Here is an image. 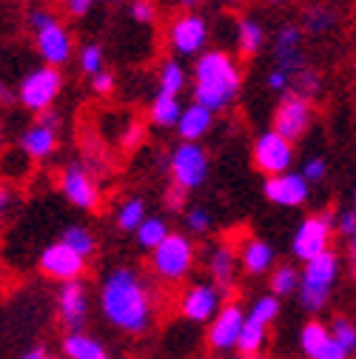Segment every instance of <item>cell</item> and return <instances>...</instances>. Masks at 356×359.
<instances>
[{"instance_id": "1", "label": "cell", "mask_w": 356, "mask_h": 359, "mask_svg": "<svg viewBox=\"0 0 356 359\" xmlns=\"http://www.w3.org/2000/svg\"><path fill=\"white\" fill-rule=\"evenodd\" d=\"M97 311L114 331L125 337H146L157 317V297L149 277L137 265L109 268L97 285Z\"/></svg>"}, {"instance_id": "2", "label": "cell", "mask_w": 356, "mask_h": 359, "mask_svg": "<svg viewBox=\"0 0 356 359\" xmlns=\"http://www.w3.org/2000/svg\"><path fill=\"white\" fill-rule=\"evenodd\" d=\"M242 92V69L226 49H205L194 57L191 69V100L214 114L228 111Z\"/></svg>"}, {"instance_id": "3", "label": "cell", "mask_w": 356, "mask_h": 359, "mask_svg": "<svg viewBox=\"0 0 356 359\" xmlns=\"http://www.w3.org/2000/svg\"><path fill=\"white\" fill-rule=\"evenodd\" d=\"M342 268H345V259L336 248L302 262V283H299L296 302L305 313L317 317V313H322L328 308V302L342 280Z\"/></svg>"}, {"instance_id": "4", "label": "cell", "mask_w": 356, "mask_h": 359, "mask_svg": "<svg viewBox=\"0 0 356 359\" xmlns=\"http://www.w3.org/2000/svg\"><path fill=\"white\" fill-rule=\"evenodd\" d=\"M26 26L34 34V52L40 55L43 63L60 69L74 57V37L52 6H46V4L29 6Z\"/></svg>"}, {"instance_id": "5", "label": "cell", "mask_w": 356, "mask_h": 359, "mask_svg": "<svg viewBox=\"0 0 356 359\" xmlns=\"http://www.w3.org/2000/svg\"><path fill=\"white\" fill-rule=\"evenodd\" d=\"M200 262V251L191 234L171 231L151 254H149V274L163 285L186 283Z\"/></svg>"}, {"instance_id": "6", "label": "cell", "mask_w": 356, "mask_h": 359, "mask_svg": "<svg viewBox=\"0 0 356 359\" xmlns=\"http://www.w3.org/2000/svg\"><path fill=\"white\" fill-rule=\"evenodd\" d=\"M165 171H168V186L180 189L183 194L200 191L208 177H211V157L203 143H186L180 140L165 157Z\"/></svg>"}, {"instance_id": "7", "label": "cell", "mask_w": 356, "mask_h": 359, "mask_svg": "<svg viewBox=\"0 0 356 359\" xmlns=\"http://www.w3.org/2000/svg\"><path fill=\"white\" fill-rule=\"evenodd\" d=\"M334 240H336V214L334 211L305 214L291 234V257L302 265L308 259L331 251Z\"/></svg>"}, {"instance_id": "8", "label": "cell", "mask_w": 356, "mask_h": 359, "mask_svg": "<svg viewBox=\"0 0 356 359\" xmlns=\"http://www.w3.org/2000/svg\"><path fill=\"white\" fill-rule=\"evenodd\" d=\"M63 72L57 66H49V63H43L32 72L23 74V80L18 83V103L29 111V114H43V111H49L55 109V103L60 100L63 95Z\"/></svg>"}, {"instance_id": "9", "label": "cell", "mask_w": 356, "mask_h": 359, "mask_svg": "<svg viewBox=\"0 0 356 359\" xmlns=\"http://www.w3.org/2000/svg\"><path fill=\"white\" fill-rule=\"evenodd\" d=\"M208 20L203 15L180 12L163 26V43L171 52V57H200L208 49Z\"/></svg>"}, {"instance_id": "10", "label": "cell", "mask_w": 356, "mask_h": 359, "mask_svg": "<svg viewBox=\"0 0 356 359\" xmlns=\"http://www.w3.org/2000/svg\"><path fill=\"white\" fill-rule=\"evenodd\" d=\"M57 189L63 194V200L77 208V211H97L100 208V200H103V191H100V183H97V171L88 165V163H69L60 168L57 174Z\"/></svg>"}, {"instance_id": "11", "label": "cell", "mask_w": 356, "mask_h": 359, "mask_svg": "<svg viewBox=\"0 0 356 359\" xmlns=\"http://www.w3.org/2000/svg\"><path fill=\"white\" fill-rule=\"evenodd\" d=\"M60 128H63V117L60 111L49 109L37 114L18 137V149L32 160V163H46L57 154L60 149Z\"/></svg>"}, {"instance_id": "12", "label": "cell", "mask_w": 356, "mask_h": 359, "mask_svg": "<svg viewBox=\"0 0 356 359\" xmlns=\"http://www.w3.org/2000/svg\"><path fill=\"white\" fill-rule=\"evenodd\" d=\"M222 305H226V291L217 288L208 277L186 283L177 297V313L191 325H208Z\"/></svg>"}, {"instance_id": "13", "label": "cell", "mask_w": 356, "mask_h": 359, "mask_svg": "<svg viewBox=\"0 0 356 359\" xmlns=\"http://www.w3.org/2000/svg\"><path fill=\"white\" fill-rule=\"evenodd\" d=\"M294 160L296 143H291L274 128L259 131L251 143V163L262 177H280L285 171H294Z\"/></svg>"}, {"instance_id": "14", "label": "cell", "mask_w": 356, "mask_h": 359, "mask_svg": "<svg viewBox=\"0 0 356 359\" xmlns=\"http://www.w3.org/2000/svg\"><path fill=\"white\" fill-rule=\"evenodd\" d=\"M203 271H205V277L217 288L231 294L237 280H240V274H242L237 243H231L228 237H219V240L205 243V248H203Z\"/></svg>"}, {"instance_id": "15", "label": "cell", "mask_w": 356, "mask_h": 359, "mask_svg": "<svg viewBox=\"0 0 356 359\" xmlns=\"http://www.w3.org/2000/svg\"><path fill=\"white\" fill-rule=\"evenodd\" d=\"M55 311H57V323L66 334L85 331L88 317H92V288H88V283L74 280V283L57 285Z\"/></svg>"}, {"instance_id": "16", "label": "cell", "mask_w": 356, "mask_h": 359, "mask_svg": "<svg viewBox=\"0 0 356 359\" xmlns=\"http://www.w3.org/2000/svg\"><path fill=\"white\" fill-rule=\"evenodd\" d=\"M85 268H88V259L83 254H77L69 243L57 240V243H49L46 248L40 251L37 257V271L63 285V283H74V280H83L85 277Z\"/></svg>"}, {"instance_id": "17", "label": "cell", "mask_w": 356, "mask_h": 359, "mask_svg": "<svg viewBox=\"0 0 356 359\" xmlns=\"http://www.w3.org/2000/svg\"><path fill=\"white\" fill-rule=\"evenodd\" d=\"M245 317H248V308L228 299L219 308L217 317L205 325V348L211 353H237V342H240Z\"/></svg>"}, {"instance_id": "18", "label": "cell", "mask_w": 356, "mask_h": 359, "mask_svg": "<svg viewBox=\"0 0 356 359\" xmlns=\"http://www.w3.org/2000/svg\"><path fill=\"white\" fill-rule=\"evenodd\" d=\"M310 126H314V100H305L294 92L280 95L274 117H271V128L280 131L291 143H296L310 131Z\"/></svg>"}, {"instance_id": "19", "label": "cell", "mask_w": 356, "mask_h": 359, "mask_svg": "<svg viewBox=\"0 0 356 359\" xmlns=\"http://www.w3.org/2000/svg\"><path fill=\"white\" fill-rule=\"evenodd\" d=\"M310 186L302 171H285L280 177L262 180V197L277 208H302L310 200Z\"/></svg>"}, {"instance_id": "20", "label": "cell", "mask_w": 356, "mask_h": 359, "mask_svg": "<svg viewBox=\"0 0 356 359\" xmlns=\"http://www.w3.org/2000/svg\"><path fill=\"white\" fill-rule=\"evenodd\" d=\"M237 251H240L242 274L251 277V280L268 277L277 268V248H274L271 240H265V237H242L237 243Z\"/></svg>"}, {"instance_id": "21", "label": "cell", "mask_w": 356, "mask_h": 359, "mask_svg": "<svg viewBox=\"0 0 356 359\" xmlns=\"http://www.w3.org/2000/svg\"><path fill=\"white\" fill-rule=\"evenodd\" d=\"M274 66L288 72V74H299L302 69H308V55L302 49V26L296 23H285L277 34H274Z\"/></svg>"}, {"instance_id": "22", "label": "cell", "mask_w": 356, "mask_h": 359, "mask_svg": "<svg viewBox=\"0 0 356 359\" xmlns=\"http://www.w3.org/2000/svg\"><path fill=\"white\" fill-rule=\"evenodd\" d=\"M214 111L211 109H205V106H200V103H189L186 109H183V114H180V120H177V137L180 140H186V143H203V137L205 134H211V128H214Z\"/></svg>"}, {"instance_id": "23", "label": "cell", "mask_w": 356, "mask_h": 359, "mask_svg": "<svg viewBox=\"0 0 356 359\" xmlns=\"http://www.w3.org/2000/svg\"><path fill=\"white\" fill-rule=\"evenodd\" d=\"M60 356L63 359H114L106 342L88 331H71L60 339Z\"/></svg>"}, {"instance_id": "24", "label": "cell", "mask_w": 356, "mask_h": 359, "mask_svg": "<svg viewBox=\"0 0 356 359\" xmlns=\"http://www.w3.org/2000/svg\"><path fill=\"white\" fill-rule=\"evenodd\" d=\"M234 40H237V55L242 60H251L265 49V43H268V32H265V26L259 20H254V18H240L237 29H234Z\"/></svg>"}, {"instance_id": "25", "label": "cell", "mask_w": 356, "mask_h": 359, "mask_svg": "<svg viewBox=\"0 0 356 359\" xmlns=\"http://www.w3.org/2000/svg\"><path fill=\"white\" fill-rule=\"evenodd\" d=\"M189 83H191V74H189V69L183 66L180 57H165L160 63V69H157V92L180 97L186 88H191Z\"/></svg>"}, {"instance_id": "26", "label": "cell", "mask_w": 356, "mask_h": 359, "mask_svg": "<svg viewBox=\"0 0 356 359\" xmlns=\"http://www.w3.org/2000/svg\"><path fill=\"white\" fill-rule=\"evenodd\" d=\"M183 100L174 97V95H165V92H157L146 109V117L154 128H177V120L183 114Z\"/></svg>"}, {"instance_id": "27", "label": "cell", "mask_w": 356, "mask_h": 359, "mask_svg": "<svg viewBox=\"0 0 356 359\" xmlns=\"http://www.w3.org/2000/svg\"><path fill=\"white\" fill-rule=\"evenodd\" d=\"M331 339V328L320 320V317H310V320H305L302 325H299V334H296V348H299V353L305 356V359H314L320 351H322V345Z\"/></svg>"}, {"instance_id": "28", "label": "cell", "mask_w": 356, "mask_h": 359, "mask_svg": "<svg viewBox=\"0 0 356 359\" xmlns=\"http://www.w3.org/2000/svg\"><path fill=\"white\" fill-rule=\"evenodd\" d=\"M171 231H174L171 222H168L163 214H149V217L140 222V229L131 234V237H135V243H137V248H140L143 254H151Z\"/></svg>"}, {"instance_id": "29", "label": "cell", "mask_w": 356, "mask_h": 359, "mask_svg": "<svg viewBox=\"0 0 356 359\" xmlns=\"http://www.w3.org/2000/svg\"><path fill=\"white\" fill-rule=\"evenodd\" d=\"M271 342V325H262L256 320L245 317L240 342H237V353L240 356H265V348Z\"/></svg>"}, {"instance_id": "30", "label": "cell", "mask_w": 356, "mask_h": 359, "mask_svg": "<svg viewBox=\"0 0 356 359\" xmlns=\"http://www.w3.org/2000/svg\"><path fill=\"white\" fill-rule=\"evenodd\" d=\"M299 283H302V268H296L294 262H277V268L268 274V291L280 299L296 297L299 294Z\"/></svg>"}, {"instance_id": "31", "label": "cell", "mask_w": 356, "mask_h": 359, "mask_svg": "<svg viewBox=\"0 0 356 359\" xmlns=\"http://www.w3.org/2000/svg\"><path fill=\"white\" fill-rule=\"evenodd\" d=\"M146 217H149V205L143 197H125L114 211V226L123 234H135Z\"/></svg>"}, {"instance_id": "32", "label": "cell", "mask_w": 356, "mask_h": 359, "mask_svg": "<svg viewBox=\"0 0 356 359\" xmlns=\"http://www.w3.org/2000/svg\"><path fill=\"white\" fill-rule=\"evenodd\" d=\"M336 240H339V254L342 259L356 268V211L345 208L336 214Z\"/></svg>"}, {"instance_id": "33", "label": "cell", "mask_w": 356, "mask_h": 359, "mask_svg": "<svg viewBox=\"0 0 356 359\" xmlns=\"http://www.w3.org/2000/svg\"><path fill=\"white\" fill-rule=\"evenodd\" d=\"M183 231L191 234L194 240L208 237L214 231V214H211V208L203 205V203L186 205V211H183Z\"/></svg>"}, {"instance_id": "34", "label": "cell", "mask_w": 356, "mask_h": 359, "mask_svg": "<svg viewBox=\"0 0 356 359\" xmlns=\"http://www.w3.org/2000/svg\"><path fill=\"white\" fill-rule=\"evenodd\" d=\"M63 243H69L77 254H83L85 259H92L95 254H97V234L88 229V226H80V222H74V226H69L66 231H63V237H60Z\"/></svg>"}, {"instance_id": "35", "label": "cell", "mask_w": 356, "mask_h": 359, "mask_svg": "<svg viewBox=\"0 0 356 359\" xmlns=\"http://www.w3.org/2000/svg\"><path fill=\"white\" fill-rule=\"evenodd\" d=\"M282 313V299L274 297L271 291L268 294H259L251 305H248V320H256L262 325H274Z\"/></svg>"}, {"instance_id": "36", "label": "cell", "mask_w": 356, "mask_h": 359, "mask_svg": "<svg viewBox=\"0 0 356 359\" xmlns=\"http://www.w3.org/2000/svg\"><path fill=\"white\" fill-rule=\"evenodd\" d=\"M334 29H336V12L328 6H310L302 18V32L314 34V37H322Z\"/></svg>"}, {"instance_id": "37", "label": "cell", "mask_w": 356, "mask_h": 359, "mask_svg": "<svg viewBox=\"0 0 356 359\" xmlns=\"http://www.w3.org/2000/svg\"><path fill=\"white\" fill-rule=\"evenodd\" d=\"M77 69L85 74V77H95L106 69V52L97 43H85V46L77 49Z\"/></svg>"}, {"instance_id": "38", "label": "cell", "mask_w": 356, "mask_h": 359, "mask_svg": "<svg viewBox=\"0 0 356 359\" xmlns=\"http://www.w3.org/2000/svg\"><path fill=\"white\" fill-rule=\"evenodd\" d=\"M291 92L305 97V100H317L320 92H322V74L317 69H302L299 74H294V83H291Z\"/></svg>"}, {"instance_id": "39", "label": "cell", "mask_w": 356, "mask_h": 359, "mask_svg": "<svg viewBox=\"0 0 356 359\" xmlns=\"http://www.w3.org/2000/svg\"><path fill=\"white\" fill-rule=\"evenodd\" d=\"M328 328H331V337H334L350 356H356V320L345 317V313H336V317L328 323Z\"/></svg>"}, {"instance_id": "40", "label": "cell", "mask_w": 356, "mask_h": 359, "mask_svg": "<svg viewBox=\"0 0 356 359\" xmlns=\"http://www.w3.org/2000/svg\"><path fill=\"white\" fill-rule=\"evenodd\" d=\"M302 177L308 180L310 186H320V183H325V177H328V171H331V165H328V160L322 157V154H314V157H308L305 163H302Z\"/></svg>"}, {"instance_id": "41", "label": "cell", "mask_w": 356, "mask_h": 359, "mask_svg": "<svg viewBox=\"0 0 356 359\" xmlns=\"http://www.w3.org/2000/svg\"><path fill=\"white\" fill-rule=\"evenodd\" d=\"M128 15L135 23H154L160 9H157V0H128Z\"/></svg>"}, {"instance_id": "42", "label": "cell", "mask_w": 356, "mask_h": 359, "mask_svg": "<svg viewBox=\"0 0 356 359\" xmlns=\"http://www.w3.org/2000/svg\"><path fill=\"white\" fill-rule=\"evenodd\" d=\"M143 143H146V126H143V123H128L125 131L120 134L123 151H137Z\"/></svg>"}, {"instance_id": "43", "label": "cell", "mask_w": 356, "mask_h": 359, "mask_svg": "<svg viewBox=\"0 0 356 359\" xmlns=\"http://www.w3.org/2000/svg\"><path fill=\"white\" fill-rule=\"evenodd\" d=\"M291 83H294V74H288V72H282L277 66H271L268 74H265V86H268L274 95H288L291 92Z\"/></svg>"}, {"instance_id": "44", "label": "cell", "mask_w": 356, "mask_h": 359, "mask_svg": "<svg viewBox=\"0 0 356 359\" xmlns=\"http://www.w3.org/2000/svg\"><path fill=\"white\" fill-rule=\"evenodd\" d=\"M88 80H92V92H95L97 97H111V95H114V88H117V77H114L109 69H103L100 74L88 77Z\"/></svg>"}, {"instance_id": "45", "label": "cell", "mask_w": 356, "mask_h": 359, "mask_svg": "<svg viewBox=\"0 0 356 359\" xmlns=\"http://www.w3.org/2000/svg\"><path fill=\"white\" fill-rule=\"evenodd\" d=\"M57 6H60L69 18H85L88 12H92L95 0H57Z\"/></svg>"}, {"instance_id": "46", "label": "cell", "mask_w": 356, "mask_h": 359, "mask_svg": "<svg viewBox=\"0 0 356 359\" xmlns=\"http://www.w3.org/2000/svg\"><path fill=\"white\" fill-rule=\"evenodd\" d=\"M314 359H353V356H350V353H348V351H345V348H342V345H339V342L331 337V339L322 345V351H320Z\"/></svg>"}, {"instance_id": "47", "label": "cell", "mask_w": 356, "mask_h": 359, "mask_svg": "<svg viewBox=\"0 0 356 359\" xmlns=\"http://www.w3.org/2000/svg\"><path fill=\"white\" fill-rule=\"evenodd\" d=\"M186 197H189V194H183L180 189H174V186L165 189V205H168L171 211H180V214H183V211H186Z\"/></svg>"}, {"instance_id": "48", "label": "cell", "mask_w": 356, "mask_h": 359, "mask_svg": "<svg viewBox=\"0 0 356 359\" xmlns=\"http://www.w3.org/2000/svg\"><path fill=\"white\" fill-rule=\"evenodd\" d=\"M18 359H63V356H57V353H52L49 348H43V345H32V348H26Z\"/></svg>"}, {"instance_id": "49", "label": "cell", "mask_w": 356, "mask_h": 359, "mask_svg": "<svg viewBox=\"0 0 356 359\" xmlns=\"http://www.w3.org/2000/svg\"><path fill=\"white\" fill-rule=\"evenodd\" d=\"M12 203H15V191H12L9 186H0V219H4V217L9 214Z\"/></svg>"}, {"instance_id": "50", "label": "cell", "mask_w": 356, "mask_h": 359, "mask_svg": "<svg viewBox=\"0 0 356 359\" xmlns=\"http://www.w3.org/2000/svg\"><path fill=\"white\" fill-rule=\"evenodd\" d=\"M174 4H177V6H180L183 12H191V9H194V6L200 4V0H174Z\"/></svg>"}, {"instance_id": "51", "label": "cell", "mask_w": 356, "mask_h": 359, "mask_svg": "<svg viewBox=\"0 0 356 359\" xmlns=\"http://www.w3.org/2000/svg\"><path fill=\"white\" fill-rule=\"evenodd\" d=\"M9 97H12V95H9V88H6L4 83H0V109H4V106L9 103Z\"/></svg>"}, {"instance_id": "52", "label": "cell", "mask_w": 356, "mask_h": 359, "mask_svg": "<svg viewBox=\"0 0 356 359\" xmlns=\"http://www.w3.org/2000/svg\"><path fill=\"white\" fill-rule=\"evenodd\" d=\"M350 208L356 211V186H353V194H350Z\"/></svg>"}, {"instance_id": "53", "label": "cell", "mask_w": 356, "mask_h": 359, "mask_svg": "<svg viewBox=\"0 0 356 359\" xmlns=\"http://www.w3.org/2000/svg\"><path fill=\"white\" fill-rule=\"evenodd\" d=\"M4 137H6V128H4V123H0V143H4Z\"/></svg>"}, {"instance_id": "54", "label": "cell", "mask_w": 356, "mask_h": 359, "mask_svg": "<svg viewBox=\"0 0 356 359\" xmlns=\"http://www.w3.org/2000/svg\"><path fill=\"white\" fill-rule=\"evenodd\" d=\"M237 359H265V356H240V353H237Z\"/></svg>"}, {"instance_id": "55", "label": "cell", "mask_w": 356, "mask_h": 359, "mask_svg": "<svg viewBox=\"0 0 356 359\" xmlns=\"http://www.w3.org/2000/svg\"><path fill=\"white\" fill-rule=\"evenodd\" d=\"M228 4H245V0H228Z\"/></svg>"}, {"instance_id": "56", "label": "cell", "mask_w": 356, "mask_h": 359, "mask_svg": "<svg viewBox=\"0 0 356 359\" xmlns=\"http://www.w3.org/2000/svg\"><path fill=\"white\" fill-rule=\"evenodd\" d=\"M0 280H4V265H0Z\"/></svg>"}, {"instance_id": "57", "label": "cell", "mask_w": 356, "mask_h": 359, "mask_svg": "<svg viewBox=\"0 0 356 359\" xmlns=\"http://www.w3.org/2000/svg\"><path fill=\"white\" fill-rule=\"evenodd\" d=\"M271 4H282V0H271Z\"/></svg>"}, {"instance_id": "58", "label": "cell", "mask_w": 356, "mask_h": 359, "mask_svg": "<svg viewBox=\"0 0 356 359\" xmlns=\"http://www.w3.org/2000/svg\"><path fill=\"white\" fill-rule=\"evenodd\" d=\"M95 4H100V0H95Z\"/></svg>"}]
</instances>
